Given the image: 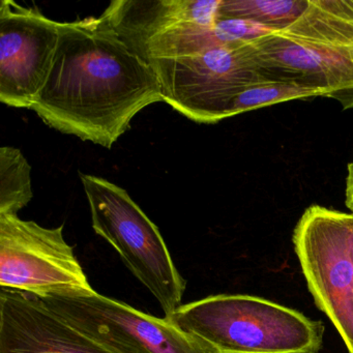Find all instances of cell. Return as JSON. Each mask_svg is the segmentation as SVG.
<instances>
[{
	"label": "cell",
	"instance_id": "cell-7",
	"mask_svg": "<svg viewBox=\"0 0 353 353\" xmlns=\"http://www.w3.org/2000/svg\"><path fill=\"white\" fill-rule=\"evenodd\" d=\"M0 287L46 299L96 292L63 237L18 214H0Z\"/></svg>",
	"mask_w": 353,
	"mask_h": 353
},
{
	"label": "cell",
	"instance_id": "cell-13",
	"mask_svg": "<svg viewBox=\"0 0 353 353\" xmlns=\"http://www.w3.org/2000/svg\"><path fill=\"white\" fill-rule=\"evenodd\" d=\"M30 173L32 166L21 150L0 148V214H18L32 201Z\"/></svg>",
	"mask_w": 353,
	"mask_h": 353
},
{
	"label": "cell",
	"instance_id": "cell-2",
	"mask_svg": "<svg viewBox=\"0 0 353 353\" xmlns=\"http://www.w3.org/2000/svg\"><path fill=\"white\" fill-rule=\"evenodd\" d=\"M251 47L266 81L316 90L353 109V0H309L290 28Z\"/></svg>",
	"mask_w": 353,
	"mask_h": 353
},
{
	"label": "cell",
	"instance_id": "cell-4",
	"mask_svg": "<svg viewBox=\"0 0 353 353\" xmlns=\"http://www.w3.org/2000/svg\"><path fill=\"white\" fill-rule=\"evenodd\" d=\"M80 179L94 232L114 248L168 317L183 305L187 283L177 270L158 226L123 188L96 175L80 173Z\"/></svg>",
	"mask_w": 353,
	"mask_h": 353
},
{
	"label": "cell",
	"instance_id": "cell-10",
	"mask_svg": "<svg viewBox=\"0 0 353 353\" xmlns=\"http://www.w3.org/2000/svg\"><path fill=\"white\" fill-rule=\"evenodd\" d=\"M0 353H123L94 338L42 299L0 290Z\"/></svg>",
	"mask_w": 353,
	"mask_h": 353
},
{
	"label": "cell",
	"instance_id": "cell-14",
	"mask_svg": "<svg viewBox=\"0 0 353 353\" xmlns=\"http://www.w3.org/2000/svg\"><path fill=\"white\" fill-rule=\"evenodd\" d=\"M321 97L318 90L284 82L264 81L243 90L231 105L229 117L260 108L289 102Z\"/></svg>",
	"mask_w": 353,
	"mask_h": 353
},
{
	"label": "cell",
	"instance_id": "cell-5",
	"mask_svg": "<svg viewBox=\"0 0 353 353\" xmlns=\"http://www.w3.org/2000/svg\"><path fill=\"white\" fill-rule=\"evenodd\" d=\"M148 63L158 76L163 102L198 123L229 119L233 101L250 86L266 81L254 59L251 41Z\"/></svg>",
	"mask_w": 353,
	"mask_h": 353
},
{
	"label": "cell",
	"instance_id": "cell-1",
	"mask_svg": "<svg viewBox=\"0 0 353 353\" xmlns=\"http://www.w3.org/2000/svg\"><path fill=\"white\" fill-rule=\"evenodd\" d=\"M160 102L152 68L101 15L61 22L50 73L32 110L57 131L110 150L140 111Z\"/></svg>",
	"mask_w": 353,
	"mask_h": 353
},
{
	"label": "cell",
	"instance_id": "cell-15",
	"mask_svg": "<svg viewBox=\"0 0 353 353\" xmlns=\"http://www.w3.org/2000/svg\"><path fill=\"white\" fill-rule=\"evenodd\" d=\"M345 203L347 208L353 212V162L349 163L347 167L346 189H345Z\"/></svg>",
	"mask_w": 353,
	"mask_h": 353
},
{
	"label": "cell",
	"instance_id": "cell-6",
	"mask_svg": "<svg viewBox=\"0 0 353 353\" xmlns=\"http://www.w3.org/2000/svg\"><path fill=\"white\" fill-rule=\"evenodd\" d=\"M292 241L316 305L353 353V212L311 205Z\"/></svg>",
	"mask_w": 353,
	"mask_h": 353
},
{
	"label": "cell",
	"instance_id": "cell-9",
	"mask_svg": "<svg viewBox=\"0 0 353 353\" xmlns=\"http://www.w3.org/2000/svg\"><path fill=\"white\" fill-rule=\"evenodd\" d=\"M61 22L13 0L0 5V101L32 110L46 83L59 46Z\"/></svg>",
	"mask_w": 353,
	"mask_h": 353
},
{
	"label": "cell",
	"instance_id": "cell-8",
	"mask_svg": "<svg viewBox=\"0 0 353 353\" xmlns=\"http://www.w3.org/2000/svg\"><path fill=\"white\" fill-rule=\"evenodd\" d=\"M94 338L123 353H212L167 318L154 317L94 292L40 299Z\"/></svg>",
	"mask_w": 353,
	"mask_h": 353
},
{
	"label": "cell",
	"instance_id": "cell-12",
	"mask_svg": "<svg viewBox=\"0 0 353 353\" xmlns=\"http://www.w3.org/2000/svg\"><path fill=\"white\" fill-rule=\"evenodd\" d=\"M309 0H222L219 16L222 19L245 20L283 32L305 11Z\"/></svg>",
	"mask_w": 353,
	"mask_h": 353
},
{
	"label": "cell",
	"instance_id": "cell-3",
	"mask_svg": "<svg viewBox=\"0 0 353 353\" xmlns=\"http://www.w3.org/2000/svg\"><path fill=\"white\" fill-rule=\"evenodd\" d=\"M165 318L212 353H318L323 343L322 322L254 295H210Z\"/></svg>",
	"mask_w": 353,
	"mask_h": 353
},
{
	"label": "cell",
	"instance_id": "cell-11",
	"mask_svg": "<svg viewBox=\"0 0 353 353\" xmlns=\"http://www.w3.org/2000/svg\"><path fill=\"white\" fill-rule=\"evenodd\" d=\"M222 0H114L102 14L135 52L146 41L179 22L218 17Z\"/></svg>",
	"mask_w": 353,
	"mask_h": 353
}]
</instances>
